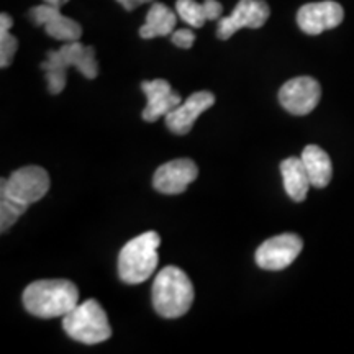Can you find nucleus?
Listing matches in <instances>:
<instances>
[{"instance_id":"obj_25","label":"nucleus","mask_w":354,"mask_h":354,"mask_svg":"<svg viewBox=\"0 0 354 354\" xmlns=\"http://www.w3.org/2000/svg\"><path fill=\"white\" fill-rule=\"evenodd\" d=\"M66 2H69V0H64V3H66Z\"/></svg>"},{"instance_id":"obj_13","label":"nucleus","mask_w":354,"mask_h":354,"mask_svg":"<svg viewBox=\"0 0 354 354\" xmlns=\"http://www.w3.org/2000/svg\"><path fill=\"white\" fill-rule=\"evenodd\" d=\"M215 104V95L209 91L196 92L166 115V125L176 135H187L201 115Z\"/></svg>"},{"instance_id":"obj_8","label":"nucleus","mask_w":354,"mask_h":354,"mask_svg":"<svg viewBox=\"0 0 354 354\" xmlns=\"http://www.w3.org/2000/svg\"><path fill=\"white\" fill-rule=\"evenodd\" d=\"M271 15V8L266 0H240L232 15L221 17L216 26V37L230 39L241 28H261Z\"/></svg>"},{"instance_id":"obj_24","label":"nucleus","mask_w":354,"mask_h":354,"mask_svg":"<svg viewBox=\"0 0 354 354\" xmlns=\"http://www.w3.org/2000/svg\"><path fill=\"white\" fill-rule=\"evenodd\" d=\"M44 3H50V6H55V7H61L64 3V0H43Z\"/></svg>"},{"instance_id":"obj_5","label":"nucleus","mask_w":354,"mask_h":354,"mask_svg":"<svg viewBox=\"0 0 354 354\" xmlns=\"http://www.w3.org/2000/svg\"><path fill=\"white\" fill-rule=\"evenodd\" d=\"M63 328L69 338L84 344H99L112 336V326L102 305L94 299L77 304L63 317Z\"/></svg>"},{"instance_id":"obj_4","label":"nucleus","mask_w":354,"mask_h":354,"mask_svg":"<svg viewBox=\"0 0 354 354\" xmlns=\"http://www.w3.org/2000/svg\"><path fill=\"white\" fill-rule=\"evenodd\" d=\"M161 238L156 232H146L133 238L118 254V276L127 284H141L156 271Z\"/></svg>"},{"instance_id":"obj_19","label":"nucleus","mask_w":354,"mask_h":354,"mask_svg":"<svg viewBox=\"0 0 354 354\" xmlns=\"http://www.w3.org/2000/svg\"><path fill=\"white\" fill-rule=\"evenodd\" d=\"M176 10L177 15L194 28H202L203 24L209 20L207 19L205 3H198L196 0H177Z\"/></svg>"},{"instance_id":"obj_1","label":"nucleus","mask_w":354,"mask_h":354,"mask_svg":"<svg viewBox=\"0 0 354 354\" xmlns=\"http://www.w3.org/2000/svg\"><path fill=\"white\" fill-rule=\"evenodd\" d=\"M69 68H76L87 79L99 76V63H97L94 46H84L77 39V41L64 43L56 51H48L46 61L41 63V69L46 76L48 91L53 95L64 91Z\"/></svg>"},{"instance_id":"obj_11","label":"nucleus","mask_w":354,"mask_h":354,"mask_svg":"<svg viewBox=\"0 0 354 354\" xmlns=\"http://www.w3.org/2000/svg\"><path fill=\"white\" fill-rule=\"evenodd\" d=\"M198 169L192 159H174L159 166L153 177V185L158 192L166 196L183 194L197 179Z\"/></svg>"},{"instance_id":"obj_15","label":"nucleus","mask_w":354,"mask_h":354,"mask_svg":"<svg viewBox=\"0 0 354 354\" xmlns=\"http://www.w3.org/2000/svg\"><path fill=\"white\" fill-rule=\"evenodd\" d=\"M281 174L284 179L287 196L295 202H304L307 197L310 183L308 172L305 169L302 158H287L281 162Z\"/></svg>"},{"instance_id":"obj_23","label":"nucleus","mask_w":354,"mask_h":354,"mask_svg":"<svg viewBox=\"0 0 354 354\" xmlns=\"http://www.w3.org/2000/svg\"><path fill=\"white\" fill-rule=\"evenodd\" d=\"M118 3H120V6L125 8V10H128V12H131V10H135L136 7H140V6H143V3H149V2H154V0H117Z\"/></svg>"},{"instance_id":"obj_17","label":"nucleus","mask_w":354,"mask_h":354,"mask_svg":"<svg viewBox=\"0 0 354 354\" xmlns=\"http://www.w3.org/2000/svg\"><path fill=\"white\" fill-rule=\"evenodd\" d=\"M300 158H302L313 187H326L330 184L331 176H333V166H331V159L328 154L323 151L320 146L308 145L305 146Z\"/></svg>"},{"instance_id":"obj_16","label":"nucleus","mask_w":354,"mask_h":354,"mask_svg":"<svg viewBox=\"0 0 354 354\" xmlns=\"http://www.w3.org/2000/svg\"><path fill=\"white\" fill-rule=\"evenodd\" d=\"M177 25V15L161 2H154L146 13V24L140 28V37L151 39L172 35Z\"/></svg>"},{"instance_id":"obj_6","label":"nucleus","mask_w":354,"mask_h":354,"mask_svg":"<svg viewBox=\"0 0 354 354\" xmlns=\"http://www.w3.org/2000/svg\"><path fill=\"white\" fill-rule=\"evenodd\" d=\"M50 190V174L39 166H25L17 169L8 179H2L3 196L13 201L32 205L41 201Z\"/></svg>"},{"instance_id":"obj_22","label":"nucleus","mask_w":354,"mask_h":354,"mask_svg":"<svg viewBox=\"0 0 354 354\" xmlns=\"http://www.w3.org/2000/svg\"><path fill=\"white\" fill-rule=\"evenodd\" d=\"M205 10H207V19L209 20H220L221 13H223V6L218 0H205Z\"/></svg>"},{"instance_id":"obj_2","label":"nucleus","mask_w":354,"mask_h":354,"mask_svg":"<svg viewBox=\"0 0 354 354\" xmlns=\"http://www.w3.org/2000/svg\"><path fill=\"white\" fill-rule=\"evenodd\" d=\"M79 304V290L66 279H46L32 282L24 290L26 312L38 318H59L68 315Z\"/></svg>"},{"instance_id":"obj_9","label":"nucleus","mask_w":354,"mask_h":354,"mask_svg":"<svg viewBox=\"0 0 354 354\" xmlns=\"http://www.w3.org/2000/svg\"><path fill=\"white\" fill-rule=\"evenodd\" d=\"M320 99V84L308 76L290 79L279 91V102L292 115H308L315 110Z\"/></svg>"},{"instance_id":"obj_12","label":"nucleus","mask_w":354,"mask_h":354,"mask_svg":"<svg viewBox=\"0 0 354 354\" xmlns=\"http://www.w3.org/2000/svg\"><path fill=\"white\" fill-rule=\"evenodd\" d=\"M59 8L61 7L43 3L30 10V19L35 21V25L44 26V32L51 38L64 43L77 41L82 37V26L76 20L64 17Z\"/></svg>"},{"instance_id":"obj_7","label":"nucleus","mask_w":354,"mask_h":354,"mask_svg":"<svg viewBox=\"0 0 354 354\" xmlns=\"http://www.w3.org/2000/svg\"><path fill=\"white\" fill-rule=\"evenodd\" d=\"M304 241L295 233H282L269 238L256 250V264L266 271H282L297 259Z\"/></svg>"},{"instance_id":"obj_20","label":"nucleus","mask_w":354,"mask_h":354,"mask_svg":"<svg viewBox=\"0 0 354 354\" xmlns=\"http://www.w3.org/2000/svg\"><path fill=\"white\" fill-rule=\"evenodd\" d=\"M0 196H2V198H0V232L6 233L24 215L28 205L13 201V198L3 196V194H0Z\"/></svg>"},{"instance_id":"obj_18","label":"nucleus","mask_w":354,"mask_h":354,"mask_svg":"<svg viewBox=\"0 0 354 354\" xmlns=\"http://www.w3.org/2000/svg\"><path fill=\"white\" fill-rule=\"evenodd\" d=\"M12 25V17L8 13H2L0 15V66L2 68H8L12 64L13 56L19 50V39L10 35Z\"/></svg>"},{"instance_id":"obj_3","label":"nucleus","mask_w":354,"mask_h":354,"mask_svg":"<svg viewBox=\"0 0 354 354\" xmlns=\"http://www.w3.org/2000/svg\"><path fill=\"white\" fill-rule=\"evenodd\" d=\"M154 310L165 318H179L189 312L194 302V286L183 269L167 266L161 269L153 284Z\"/></svg>"},{"instance_id":"obj_10","label":"nucleus","mask_w":354,"mask_h":354,"mask_svg":"<svg viewBox=\"0 0 354 354\" xmlns=\"http://www.w3.org/2000/svg\"><path fill=\"white\" fill-rule=\"evenodd\" d=\"M343 19V7L333 0L305 3L297 12V24L300 30L307 35H320L326 30L336 28Z\"/></svg>"},{"instance_id":"obj_14","label":"nucleus","mask_w":354,"mask_h":354,"mask_svg":"<svg viewBox=\"0 0 354 354\" xmlns=\"http://www.w3.org/2000/svg\"><path fill=\"white\" fill-rule=\"evenodd\" d=\"M141 91L146 95V107L143 110L145 122H156L158 118L166 117L177 105L183 104L180 95L172 91L171 84L165 81V79L141 82Z\"/></svg>"},{"instance_id":"obj_21","label":"nucleus","mask_w":354,"mask_h":354,"mask_svg":"<svg viewBox=\"0 0 354 354\" xmlns=\"http://www.w3.org/2000/svg\"><path fill=\"white\" fill-rule=\"evenodd\" d=\"M172 44H176L177 48H183V50H190L196 41V35H194L187 28H179L174 30V33L171 35Z\"/></svg>"}]
</instances>
